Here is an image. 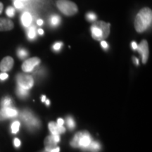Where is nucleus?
Masks as SVG:
<instances>
[{
    "label": "nucleus",
    "mask_w": 152,
    "mask_h": 152,
    "mask_svg": "<svg viewBox=\"0 0 152 152\" xmlns=\"http://www.w3.org/2000/svg\"><path fill=\"white\" fill-rule=\"evenodd\" d=\"M152 11L149 7H144L138 12L134 18V26L135 30L142 33L147 30L151 25Z\"/></svg>",
    "instance_id": "f257e3e1"
},
{
    "label": "nucleus",
    "mask_w": 152,
    "mask_h": 152,
    "mask_svg": "<svg viewBox=\"0 0 152 152\" xmlns=\"http://www.w3.org/2000/svg\"><path fill=\"white\" fill-rule=\"evenodd\" d=\"M111 24L102 20L94 22L91 27L92 37L93 39L97 41L104 40V39L109 37L110 34Z\"/></svg>",
    "instance_id": "f03ea898"
},
{
    "label": "nucleus",
    "mask_w": 152,
    "mask_h": 152,
    "mask_svg": "<svg viewBox=\"0 0 152 152\" xmlns=\"http://www.w3.org/2000/svg\"><path fill=\"white\" fill-rule=\"evenodd\" d=\"M56 4L58 10L67 16H73L78 11L77 6L71 0H58Z\"/></svg>",
    "instance_id": "7ed1b4c3"
},
{
    "label": "nucleus",
    "mask_w": 152,
    "mask_h": 152,
    "mask_svg": "<svg viewBox=\"0 0 152 152\" xmlns=\"http://www.w3.org/2000/svg\"><path fill=\"white\" fill-rule=\"evenodd\" d=\"M20 118L29 130H37L40 127V121L29 110H24L20 114Z\"/></svg>",
    "instance_id": "20e7f679"
},
{
    "label": "nucleus",
    "mask_w": 152,
    "mask_h": 152,
    "mask_svg": "<svg viewBox=\"0 0 152 152\" xmlns=\"http://www.w3.org/2000/svg\"><path fill=\"white\" fill-rule=\"evenodd\" d=\"M16 81L18 86L29 90L34 85L33 77L26 73H19L16 76Z\"/></svg>",
    "instance_id": "39448f33"
},
{
    "label": "nucleus",
    "mask_w": 152,
    "mask_h": 152,
    "mask_svg": "<svg viewBox=\"0 0 152 152\" xmlns=\"http://www.w3.org/2000/svg\"><path fill=\"white\" fill-rule=\"evenodd\" d=\"M41 60L38 57H33V58H28L23 63L21 68L23 71L25 73H29L33 71L35 67L40 64Z\"/></svg>",
    "instance_id": "423d86ee"
},
{
    "label": "nucleus",
    "mask_w": 152,
    "mask_h": 152,
    "mask_svg": "<svg viewBox=\"0 0 152 152\" xmlns=\"http://www.w3.org/2000/svg\"><path fill=\"white\" fill-rule=\"evenodd\" d=\"M137 51L140 54L142 55V63L145 64L147 62L148 58H149V44L146 39H143L140 45H137Z\"/></svg>",
    "instance_id": "0eeeda50"
},
{
    "label": "nucleus",
    "mask_w": 152,
    "mask_h": 152,
    "mask_svg": "<svg viewBox=\"0 0 152 152\" xmlns=\"http://www.w3.org/2000/svg\"><path fill=\"white\" fill-rule=\"evenodd\" d=\"M14 64V58L11 56H6L0 62V71L6 73L12 69Z\"/></svg>",
    "instance_id": "6e6552de"
},
{
    "label": "nucleus",
    "mask_w": 152,
    "mask_h": 152,
    "mask_svg": "<svg viewBox=\"0 0 152 152\" xmlns=\"http://www.w3.org/2000/svg\"><path fill=\"white\" fill-rule=\"evenodd\" d=\"M18 115V111L12 107L1 108L0 110V121L7 119L9 118H14Z\"/></svg>",
    "instance_id": "1a4fd4ad"
},
{
    "label": "nucleus",
    "mask_w": 152,
    "mask_h": 152,
    "mask_svg": "<svg viewBox=\"0 0 152 152\" xmlns=\"http://www.w3.org/2000/svg\"><path fill=\"white\" fill-rule=\"evenodd\" d=\"M92 141V137L88 132H80V136L78 141V147L83 148V149H87Z\"/></svg>",
    "instance_id": "9d476101"
},
{
    "label": "nucleus",
    "mask_w": 152,
    "mask_h": 152,
    "mask_svg": "<svg viewBox=\"0 0 152 152\" xmlns=\"http://www.w3.org/2000/svg\"><path fill=\"white\" fill-rule=\"evenodd\" d=\"M14 28V23L10 19L0 18V31H9Z\"/></svg>",
    "instance_id": "9b49d317"
},
{
    "label": "nucleus",
    "mask_w": 152,
    "mask_h": 152,
    "mask_svg": "<svg viewBox=\"0 0 152 152\" xmlns=\"http://www.w3.org/2000/svg\"><path fill=\"white\" fill-rule=\"evenodd\" d=\"M45 146L46 152H50L53 149L56 147L57 142H55V140L53 138V136H48L45 138Z\"/></svg>",
    "instance_id": "f8f14e48"
},
{
    "label": "nucleus",
    "mask_w": 152,
    "mask_h": 152,
    "mask_svg": "<svg viewBox=\"0 0 152 152\" xmlns=\"http://www.w3.org/2000/svg\"><path fill=\"white\" fill-rule=\"evenodd\" d=\"M22 23L26 27H29L32 23V16L30 13L25 12L21 16Z\"/></svg>",
    "instance_id": "ddd939ff"
},
{
    "label": "nucleus",
    "mask_w": 152,
    "mask_h": 152,
    "mask_svg": "<svg viewBox=\"0 0 152 152\" xmlns=\"http://www.w3.org/2000/svg\"><path fill=\"white\" fill-rule=\"evenodd\" d=\"M16 94L18 95V97L24 99L27 97L28 96V94H29V90H26V89L22 88V87L18 86L16 88Z\"/></svg>",
    "instance_id": "4468645a"
},
{
    "label": "nucleus",
    "mask_w": 152,
    "mask_h": 152,
    "mask_svg": "<svg viewBox=\"0 0 152 152\" xmlns=\"http://www.w3.org/2000/svg\"><path fill=\"white\" fill-rule=\"evenodd\" d=\"M87 149H89L92 152H98L100 149V144L97 142L92 141L88 148Z\"/></svg>",
    "instance_id": "2eb2a0df"
},
{
    "label": "nucleus",
    "mask_w": 152,
    "mask_h": 152,
    "mask_svg": "<svg viewBox=\"0 0 152 152\" xmlns=\"http://www.w3.org/2000/svg\"><path fill=\"white\" fill-rule=\"evenodd\" d=\"M11 104H12V100L9 96H6V97L3 98V99L1 100V106L2 108L11 107Z\"/></svg>",
    "instance_id": "dca6fc26"
},
{
    "label": "nucleus",
    "mask_w": 152,
    "mask_h": 152,
    "mask_svg": "<svg viewBox=\"0 0 152 152\" xmlns=\"http://www.w3.org/2000/svg\"><path fill=\"white\" fill-rule=\"evenodd\" d=\"M49 128L52 134H59L57 130V124L54 122H50L49 123Z\"/></svg>",
    "instance_id": "f3484780"
},
{
    "label": "nucleus",
    "mask_w": 152,
    "mask_h": 152,
    "mask_svg": "<svg viewBox=\"0 0 152 152\" xmlns=\"http://www.w3.org/2000/svg\"><path fill=\"white\" fill-rule=\"evenodd\" d=\"M60 20H61L60 17L57 16V15H54V16H52V18H51L50 23L53 26H56L59 24Z\"/></svg>",
    "instance_id": "a211bd4d"
},
{
    "label": "nucleus",
    "mask_w": 152,
    "mask_h": 152,
    "mask_svg": "<svg viewBox=\"0 0 152 152\" xmlns=\"http://www.w3.org/2000/svg\"><path fill=\"white\" fill-rule=\"evenodd\" d=\"M20 123L18 121H15L11 125V132L14 134H16L18 132L19 128H20Z\"/></svg>",
    "instance_id": "6ab92c4d"
},
{
    "label": "nucleus",
    "mask_w": 152,
    "mask_h": 152,
    "mask_svg": "<svg viewBox=\"0 0 152 152\" xmlns=\"http://www.w3.org/2000/svg\"><path fill=\"white\" fill-rule=\"evenodd\" d=\"M66 123H67L68 127L71 130H73L75 128V123L74 120L73 119V118L71 117H68L67 119H66Z\"/></svg>",
    "instance_id": "aec40b11"
},
{
    "label": "nucleus",
    "mask_w": 152,
    "mask_h": 152,
    "mask_svg": "<svg viewBox=\"0 0 152 152\" xmlns=\"http://www.w3.org/2000/svg\"><path fill=\"white\" fill-rule=\"evenodd\" d=\"M28 52L26 50V49H18V56L21 59H23V58H26V57L28 56Z\"/></svg>",
    "instance_id": "412c9836"
},
{
    "label": "nucleus",
    "mask_w": 152,
    "mask_h": 152,
    "mask_svg": "<svg viewBox=\"0 0 152 152\" xmlns=\"http://www.w3.org/2000/svg\"><path fill=\"white\" fill-rule=\"evenodd\" d=\"M28 37L30 39H34L36 37V30L35 27H30L28 30Z\"/></svg>",
    "instance_id": "4be33fe9"
},
{
    "label": "nucleus",
    "mask_w": 152,
    "mask_h": 152,
    "mask_svg": "<svg viewBox=\"0 0 152 152\" xmlns=\"http://www.w3.org/2000/svg\"><path fill=\"white\" fill-rule=\"evenodd\" d=\"M6 14H7L9 17H10V18L14 17L15 14L14 9L12 7H9L7 9V10H6Z\"/></svg>",
    "instance_id": "5701e85b"
},
{
    "label": "nucleus",
    "mask_w": 152,
    "mask_h": 152,
    "mask_svg": "<svg viewBox=\"0 0 152 152\" xmlns=\"http://www.w3.org/2000/svg\"><path fill=\"white\" fill-rule=\"evenodd\" d=\"M86 18L87 20H89V21L92 22V21H94V20H96V16L93 12H89V13H87L86 15Z\"/></svg>",
    "instance_id": "b1692460"
},
{
    "label": "nucleus",
    "mask_w": 152,
    "mask_h": 152,
    "mask_svg": "<svg viewBox=\"0 0 152 152\" xmlns=\"http://www.w3.org/2000/svg\"><path fill=\"white\" fill-rule=\"evenodd\" d=\"M14 4V7L17 9H22L23 7H24L23 3V1H20V0H15Z\"/></svg>",
    "instance_id": "393cba45"
},
{
    "label": "nucleus",
    "mask_w": 152,
    "mask_h": 152,
    "mask_svg": "<svg viewBox=\"0 0 152 152\" xmlns=\"http://www.w3.org/2000/svg\"><path fill=\"white\" fill-rule=\"evenodd\" d=\"M57 130H58V134H62V133H64L66 131V129L63 125H57Z\"/></svg>",
    "instance_id": "a878e982"
},
{
    "label": "nucleus",
    "mask_w": 152,
    "mask_h": 152,
    "mask_svg": "<svg viewBox=\"0 0 152 152\" xmlns=\"http://www.w3.org/2000/svg\"><path fill=\"white\" fill-rule=\"evenodd\" d=\"M8 77H9V75L7 73H0V80H4L8 78Z\"/></svg>",
    "instance_id": "bb28decb"
},
{
    "label": "nucleus",
    "mask_w": 152,
    "mask_h": 152,
    "mask_svg": "<svg viewBox=\"0 0 152 152\" xmlns=\"http://www.w3.org/2000/svg\"><path fill=\"white\" fill-rule=\"evenodd\" d=\"M61 45H62V43H61V42H57V43H56V44H55V45H54V47H53V48H54L56 51H58V50H59V49H61Z\"/></svg>",
    "instance_id": "cd10ccee"
},
{
    "label": "nucleus",
    "mask_w": 152,
    "mask_h": 152,
    "mask_svg": "<svg viewBox=\"0 0 152 152\" xmlns=\"http://www.w3.org/2000/svg\"><path fill=\"white\" fill-rule=\"evenodd\" d=\"M14 145L16 147H19L20 145V141L18 140V138H15L14 139Z\"/></svg>",
    "instance_id": "c85d7f7f"
},
{
    "label": "nucleus",
    "mask_w": 152,
    "mask_h": 152,
    "mask_svg": "<svg viewBox=\"0 0 152 152\" xmlns=\"http://www.w3.org/2000/svg\"><path fill=\"white\" fill-rule=\"evenodd\" d=\"M101 45H102V47L104 49H107L108 47H109V45H108L107 42H106L104 41V40H102V42H101Z\"/></svg>",
    "instance_id": "c756f323"
},
{
    "label": "nucleus",
    "mask_w": 152,
    "mask_h": 152,
    "mask_svg": "<svg viewBox=\"0 0 152 152\" xmlns=\"http://www.w3.org/2000/svg\"><path fill=\"white\" fill-rule=\"evenodd\" d=\"M52 136H53V138H54V140H55V142H58L60 141L59 134H52Z\"/></svg>",
    "instance_id": "7c9ffc66"
},
{
    "label": "nucleus",
    "mask_w": 152,
    "mask_h": 152,
    "mask_svg": "<svg viewBox=\"0 0 152 152\" xmlns=\"http://www.w3.org/2000/svg\"><path fill=\"white\" fill-rule=\"evenodd\" d=\"M64 123V121L62 118H58V121H57L56 124L58 125H63Z\"/></svg>",
    "instance_id": "2f4dec72"
},
{
    "label": "nucleus",
    "mask_w": 152,
    "mask_h": 152,
    "mask_svg": "<svg viewBox=\"0 0 152 152\" xmlns=\"http://www.w3.org/2000/svg\"><path fill=\"white\" fill-rule=\"evenodd\" d=\"M132 47L133 49L136 50V49H137V44L135 42H132Z\"/></svg>",
    "instance_id": "473e14b6"
},
{
    "label": "nucleus",
    "mask_w": 152,
    "mask_h": 152,
    "mask_svg": "<svg viewBox=\"0 0 152 152\" xmlns=\"http://www.w3.org/2000/svg\"><path fill=\"white\" fill-rule=\"evenodd\" d=\"M59 151H60L59 147H56V148H54V149H53L50 152H59Z\"/></svg>",
    "instance_id": "72a5a7b5"
},
{
    "label": "nucleus",
    "mask_w": 152,
    "mask_h": 152,
    "mask_svg": "<svg viewBox=\"0 0 152 152\" xmlns=\"http://www.w3.org/2000/svg\"><path fill=\"white\" fill-rule=\"evenodd\" d=\"M3 9H4V5L1 2H0V14L2 13V11H3Z\"/></svg>",
    "instance_id": "f704fd0d"
},
{
    "label": "nucleus",
    "mask_w": 152,
    "mask_h": 152,
    "mask_svg": "<svg viewBox=\"0 0 152 152\" xmlns=\"http://www.w3.org/2000/svg\"><path fill=\"white\" fill-rule=\"evenodd\" d=\"M37 23L38 26H42L43 24V20H41V19H39V20L37 21Z\"/></svg>",
    "instance_id": "c9c22d12"
},
{
    "label": "nucleus",
    "mask_w": 152,
    "mask_h": 152,
    "mask_svg": "<svg viewBox=\"0 0 152 152\" xmlns=\"http://www.w3.org/2000/svg\"><path fill=\"white\" fill-rule=\"evenodd\" d=\"M133 60H134V62L137 65H139V59L137 58L136 57H133Z\"/></svg>",
    "instance_id": "e433bc0d"
},
{
    "label": "nucleus",
    "mask_w": 152,
    "mask_h": 152,
    "mask_svg": "<svg viewBox=\"0 0 152 152\" xmlns=\"http://www.w3.org/2000/svg\"><path fill=\"white\" fill-rule=\"evenodd\" d=\"M38 33H39V35H43L44 30L42 29H39V30H38Z\"/></svg>",
    "instance_id": "4c0bfd02"
},
{
    "label": "nucleus",
    "mask_w": 152,
    "mask_h": 152,
    "mask_svg": "<svg viewBox=\"0 0 152 152\" xmlns=\"http://www.w3.org/2000/svg\"><path fill=\"white\" fill-rule=\"evenodd\" d=\"M45 101H46V96H45V95H43V96H42V102H45Z\"/></svg>",
    "instance_id": "58836bf2"
},
{
    "label": "nucleus",
    "mask_w": 152,
    "mask_h": 152,
    "mask_svg": "<svg viewBox=\"0 0 152 152\" xmlns=\"http://www.w3.org/2000/svg\"><path fill=\"white\" fill-rule=\"evenodd\" d=\"M45 102H46V104H47V105H49V104H50V102H49V99L46 100V101H45Z\"/></svg>",
    "instance_id": "ea45409f"
},
{
    "label": "nucleus",
    "mask_w": 152,
    "mask_h": 152,
    "mask_svg": "<svg viewBox=\"0 0 152 152\" xmlns=\"http://www.w3.org/2000/svg\"><path fill=\"white\" fill-rule=\"evenodd\" d=\"M20 1H26V0H20Z\"/></svg>",
    "instance_id": "a19ab883"
}]
</instances>
